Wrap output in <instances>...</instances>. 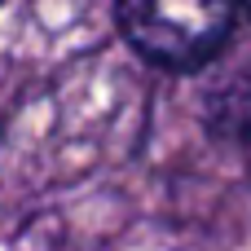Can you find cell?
<instances>
[{
    "label": "cell",
    "instance_id": "cell-1",
    "mask_svg": "<svg viewBox=\"0 0 251 251\" xmlns=\"http://www.w3.org/2000/svg\"><path fill=\"white\" fill-rule=\"evenodd\" d=\"M115 18L141 57L190 71L225 44L238 0H115Z\"/></svg>",
    "mask_w": 251,
    "mask_h": 251
}]
</instances>
